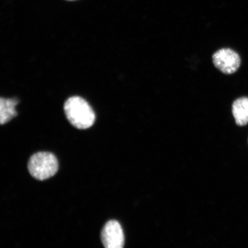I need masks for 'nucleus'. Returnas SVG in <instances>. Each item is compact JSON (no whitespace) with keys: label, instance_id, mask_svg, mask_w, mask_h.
Returning <instances> with one entry per match:
<instances>
[{"label":"nucleus","instance_id":"7","mask_svg":"<svg viewBox=\"0 0 248 248\" xmlns=\"http://www.w3.org/2000/svg\"><path fill=\"white\" fill-rule=\"evenodd\" d=\"M66 1H76V0H66Z\"/></svg>","mask_w":248,"mask_h":248},{"label":"nucleus","instance_id":"6","mask_svg":"<svg viewBox=\"0 0 248 248\" xmlns=\"http://www.w3.org/2000/svg\"><path fill=\"white\" fill-rule=\"evenodd\" d=\"M18 100L16 98H1L0 100V123L5 124L17 116L16 107L18 104Z\"/></svg>","mask_w":248,"mask_h":248},{"label":"nucleus","instance_id":"2","mask_svg":"<svg viewBox=\"0 0 248 248\" xmlns=\"http://www.w3.org/2000/svg\"><path fill=\"white\" fill-rule=\"evenodd\" d=\"M59 164L55 155L40 152L31 157L28 169L31 176L39 181L52 177L58 172Z\"/></svg>","mask_w":248,"mask_h":248},{"label":"nucleus","instance_id":"3","mask_svg":"<svg viewBox=\"0 0 248 248\" xmlns=\"http://www.w3.org/2000/svg\"><path fill=\"white\" fill-rule=\"evenodd\" d=\"M214 65L225 74H233L239 69L241 58L236 52L231 48H222L213 55Z\"/></svg>","mask_w":248,"mask_h":248},{"label":"nucleus","instance_id":"5","mask_svg":"<svg viewBox=\"0 0 248 248\" xmlns=\"http://www.w3.org/2000/svg\"><path fill=\"white\" fill-rule=\"evenodd\" d=\"M232 113L235 123L240 126L248 124V98L241 97L237 99L232 104Z\"/></svg>","mask_w":248,"mask_h":248},{"label":"nucleus","instance_id":"1","mask_svg":"<svg viewBox=\"0 0 248 248\" xmlns=\"http://www.w3.org/2000/svg\"><path fill=\"white\" fill-rule=\"evenodd\" d=\"M64 110L67 120L78 129L91 128L95 122V113L91 105L78 96L68 99L65 102Z\"/></svg>","mask_w":248,"mask_h":248},{"label":"nucleus","instance_id":"4","mask_svg":"<svg viewBox=\"0 0 248 248\" xmlns=\"http://www.w3.org/2000/svg\"><path fill=\"white\" fill-rule=\"evenodd\" d=\"M101 241L106 248H123L125 237L119 222L111 220L105 224L101 232Z\"/></svg>","mask_w":248,"mask_h":248}]
</instances>
